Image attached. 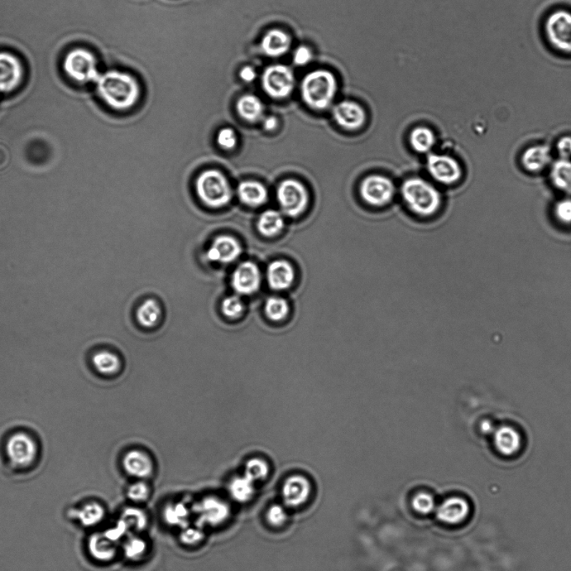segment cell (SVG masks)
<instances>
[{"instance_id": "6da1fadb", "label": "cell", "mask_w": 571, "mask_h": 571, "mask_svg": "<svg viewBox=\"0 0 571 571\" xmlns=\"http://www.w3.org/2000/svg\"><path fill=\"white\" fill-rule=\"evenodd\" d=\"M98 93L109 107L118 111H126L140 99L142 90L136 78L117 70L101 75L97 81Z\"/></svg>"}, {"instance_id": "7a4b0ae2", "label": "cell", "mask_w": 571, "mask_h": 571, "mask_svg": "<svg viewBox=\"0 0 571 571\" xmlns=\"http://www.w3.org/2000/svg\"><path fill=\"white\" fill-rule=\"evenodd\" d=\"M337 91V79L328 70L319 69L311 71L302 81V100L310 108L318 111H323L332 105Z\"/></svg>"}, {"instance_id": "3957f363", "label": "cell", "mask_w": 571, "mask_h": 571, "mask_svg": "<svg viewBox=\"0 0 571 571\" xmlns=\"http://www.w3.org/2000/svg\"><path fill=\"white\" fill-rule=\"evenodd\" d=\"M402 197L413 212L420 215H431L440 207V193L424 180L411 178L402 185Z\"/></svg>"}, {"instance_id": "277c9868", "label": "cell", "mask_w": 571, "mask_h": 571, "mask_svg": "<svg viewBox=\"0 0 571 571\" xmlns=\"http://www.w3.org/2000/svg\"><path fill=\"white\" fill-rule=\"evenodd\" d=\"M195 190L199 198L210 208L219 209L230 203L232 190L229 181L218 170H205L198 176Z\"/></svg>"}, {"instance_id": "5b68a950", "label": "cell", "mask_w": 571, "mask_h": 571, "mask_svg": "<svg viewBox=\"0 0 571 571\" xmlns=\"http://www.w3.org/2000/svg\"><path fill=\"white\" fill-rule=\"evenodd\" d=\"M192 515L196 525L205 528L222 526L232 515V506L225 498L217 495H207L191 505Z\"/></svg>"}, {"instance_id": "8992f818", "label": "cell", "mask_w": 571, "mask_h": 571, "mask_svg": "<svg viewBox=\"0 0 571 571\" xmlns=\"http://www.w3.org/2000/svg\"><path fill=\"white\" fill-rule=\"evenodd\" d=\"M295 84L294 71L286 65L267 66L262 76V89L272 99L282 100L289 98L294 92Z\"/></svg>"}, {"instance_id": "52a82bcc", "label": "cell", "mask_w": 571, "mask_h": 571, "mask_svg": "<svg viewBox=\"0 0 571 571\" xmlns=\"http://www.w3.org/2000/svg\"><path fill=\"white\" fill-rule=\"evenodd\" d=\"M278 204L283 212L289 217H299L309 205V193L299 181L287 180L278 186Z\"/></svg>"}, {"instance_id": "ba28073f", "label": "cell", "mask_w": 571, "mask_h": 571, "mask_svg": "<svg viewBox=\"0 0 571 571\" xmlns=\"http://www.w3.org/2000/svg\"><path fill=\"white\" fill-rule=\"evenodd\" d=\"M63 66L66 74L79 83H97L101 76L94 56L84 49L71 51L66 56Z\"/></svg>"}, {"instance_id": "9c48e42d", "label": "cell", "mask_w": 571, "mask_h": 571, "mask_svg": "<svg viewBox=\"0 0 571 571\" xmlns=\"http://www.w3.org/2000/svg\"><path fill=\"white\" fill-rule=\"evenodd\" d=\"M6 455L14 468L24 469L31 467L36 458V444L30 436L14 434L7 441Z\"/></svg>"}, {"instance_id": "30bf717a", "label": "cell", "mask_w": 571, "mask_h": 571, "mask_svg": "<svg viewBox=\"0 0 571 571\" xmlns=\"http://www.w3.org/2000/svg\"><path fill=\"white\" fill-rule=\"evenodd\" d=\"M395 194V186L388 178L371 175L362 181L361 195L366 203L382 206L391 200Z\"/></svg>"}, {"instance_id": "8fae6325", "label": "cell", "mask_w": 571, "mask_h": 571, "mask_svg": "<svg viewBox=\"0 0 571 571\" xmlns=\"http://www.w3.org/2000/svg\"><path fill=\"white\" fill-rule=\"evenodd\" d=\"M546 32L552 45L571 52V14L561 11L551 14L546 22Z\"/></svg>"}, {"instance_id": "7c38bea8", "label": "cell", "mask_w": 571, "mask_h": 571, "mask_svg": "<svg viewBox=\"0 0 571 571\" xmlns=\"http://www.w3.org/2000/svg\"><path fill=\"white\" fill-rule=\"evenodd\" d=\"M427 170L430 175L441 184L452 185L463 175L458 162L448 155H433L427 157Z\"/></svg>"}, {"instance_id": "4fadbf2b", "label": "cell", "mask_w": 571, "mask_h": 571, "mask_svg": "<svg viewBox=\"0 0 571 571\" xmlns=\"http://www.w3.org/2000/svg\"><path fill=\"white\" fill-rule=\"evenodd\" d=\"M260 270L255 263L245 262L237 267L232 277V285L235 291L241 295H252L261 286Z\"/></svg>"}, {"instance_id": "5bb4252c", "label": "cell", "mask_w": 571, "mask_h": 571, "mask_svg": "<svg viewBox=\"0 0 571 571\" xmlns=\"http://www.w3.org/2000/svg\"><path fill=\"white\" fill-rule=\"evenodd\" d=\"M332 114L336 123L348 130L361 128L366 119L364 108L353 101H343L336 104Z\"/></svg>"}, {"instance_id": "9a60e30c", "label": "cell", "mask_w": 571, "mask_h": 571, "mask_svg": "<svg viewBox=\"0 0 571 571\" xmlns=\"http://www.w3.org/2000/svg\"><path fill=\"white\" fill-rule=\"evenodd\" d=\"M310 493L311 484L308 478L300 475L287 478L282 488L283 503L289 508L304 505L309 500Z\"/></svg>"}, {"instance_id": "2e32d148", "label": "cell", "mask_w": 571, "mask_h": 571, "mask_svg": "<svg viewBox=\"0 0 571 571\" xmlns=\"http://www.w3.org/2000/svg\"><path fill=\"white\" fill-rule=\"evenodd\" d=\"M242 252V247L237 239L220 236L210 245L206 256L210 262L228 264L237 261Z\"/></svg>"}, {"instance_id": "e0dca14e", "label": "cell", "mask_w": 571, "mask_h": 571, "mask_svg": "<svg viewBox=\"0 0 571 571\" xmlns=\"http://www.w3.org/2000/svg\"><path fill=\"white\" fill-rule=\"evenodd\" d=\"M471 508L467 499L452 497L441 503L436 508L438 520L446 525H458L468 519Z\"/></svg>"}, {"instance_id": "ac0fdd59", "label": "cell", "mask_w": 571, "mask_h": 571, "mask_svg": "<svg viewBox=\"0 0 571 571\" xmlns=\"http://www.w3.org/2000/svg\"><path fill=\"white\" fill-rule=\"evenodd\" d=\"M123 468L128 476L137 480H147L155 473V464L146 453L132 450L124 456Z\"/></svg>"}, {"instance_id": "d6986e66", "label": "cell", "mask_w": 571, "mask_h": 571, "mask_svg": "<svg viewBox=\"0 0 571 571\" xmlns=\"http://www.w3.org/2000/svg\"><path fill=\"white\" fill-rule=\"evenodd\" d=\"M22 78V66L16 56L0 53V93H9L16 88Z\"/></svg>"}, {"instance_id": "ffe728a7", "label": "cell", "mask_w": 571, "mask_h": 571, "mask_svg": "<svg viewBox=\"0 0 571 571\" xmlns=\"http://www.w3.org/2000/svg\"><path fill=\"white\" fill-rule=\"evenodd\" d=\"M292 37L281 29H271L262 36L261 48L264 55L277 58L287 54L292 46Z\"/></svg>"}, {"instance_id": "44dd1931", "label": "cell", "mask_w": 571, "mask_h": 571, "mask_svg": "<svg viewBox=\"0 0 571 571\" xmlns=\"http://www.w3.org/2000/svg\"><path fill=\"white\" fill-rule=\"evenodd\" d=\"M69 515L71 519L78 522L81 526L93 528L103 521L106 510L102 503L95 500H88L71 508Z\"/></svg>"}, {"instance_id": "7402d4cb", "label": "cell", "mask_w": 571, "mask_h": 571, "mask_svg": "<svg viewBox=\"0 0 571 571\" xmlns=\"http://www.w3.org/2000/svg\"><path fill=\"white\" fill-rule=\"evenodd\" d=\"M267 282L273 290L289 289L295 279L294 267L286 261L272 262L267 268Z\"/></svg>"}, {"instance_id": "603a6c76", "label": "cell", "mask_w": 571, "mask_h": 571, "mask_svg": "<svg viewBox=\"0 0 571 571\" xmlns=\"http://www.w3.org/2000/svg\"><path fill=\"white\" fill-rule=\"evenodd\" d=\"M237 195L243 204L250 207H259L267 202L268 192L260 182L247 180L238 185Z\"/></svg>"}, {"instance_id": "cb8c5ba5", "label": "cell", "mask_w": 571, "mask_h": 571, "mask_svg": "<svg viewBox=\"0 0 571 571\" xmlns=\"http://www.w3.org/2000/svg\"><path fill=\"white\" fill-rule=\"evenodd\" d=\"M163 520L170 527L183 528L190 525L192 515L191 505L181 501L170 502L163 508Z\"/></svg>"}, {"instance_id": "d4e9b609", "label": "cell", "mask_w": 571, "mask_h": 571, "mask_svg": "<svg viewBox=\"0 0 571 571\" xmlns=\"http://www.w3.org/2000/svg\"><path fill=\"white\" fill-rule=\"evenodd\" d=\"M256 484L244 474L234 477L228 483L229 496L240 505H247L256 496Z\"/></svg>"}, {"instance_id": "484cf974", "label": "cell", "mask_w": 571, "mask_h": 571, "mask_svg": "<svg viewBox=\"0 0 571 571\" xmlns=\"http://www.w3.org/2000/svg\"><path fill=\"white\" fill-rule=\"evenodd\" d=\"M521 162L525 169L531 173L544 170L551 162V153L548 146L535 145L527 148L523 153Z\"/></svg>"}, {"instance_id": "4316f807", "label": "cell", "mask_w": 571, "mask_h": 571, "mask_svg": "<svg viewBox=\"0 0 571 571\" xmlns=\"http://www.w3.org/2000/svg\"><path fill=\"white\" fill-rule=\"evenodd\" d=\"M236 109L239 116L249 123L260 121L265 111L262 101L253 94L242 96L237 102Z\"/></svg>"}, {"instance_id": "83f0119b", "label": "cell", "mask_w": 571, "mask_h": 571, "mask_svg": "<svg viewBox=\"0 0 571 571\" xmlns=\"http://www.w3.org/2000/svg\"><path fill=\"white\" fill-rule=\"evenodd\" d=\"M118 545L106 534H98L91 537L88 542L90 554L96 560L108 562L115 558L118 553Z\"/></svg>"}, {"instance_id": "f1b7e54d", "label": "cell", "mask_w": 571, "mask_h": 571, "mask_svg": "<svg viewBox=\"0 0 571 571\" xmlns=\"http://www.w3.org/2000/svg\"><path fill=\"white\" fill-rule=\"evenodd\" d=\"M284 227L282 215L274 210H268L261 214L257 220V230L262 236L272 237L279 234Z\"/></svg>"}, {"instance_id": "f546056e", "label": "cell", "mask_w": 571, "mask_h": 571, "mask_svg": "<svg viewBox=\"0 0 571 571\" xmlns=\"http://www.w3.org/2000/svg\"><path fill=\"white\" fill-rule=\"evenodd\" d=\"M550 179L556 189L571 195V161L564 158L555 161L551 167Z\"/></svg>"}, {"instance_id": "4dcf8cb0", "label": "cell", "mask_w": 571, "mask_h": 571, "mask_svg": "<svg viewBox=\"0 0 571 571\" xmlns=\"http://www.w3.org/2000/svg\"><path fill=\"white\" fill-rule=\"evenodd\" d=\"M130 531L141 533L145 531L150 525V518L148 513L142 508L130 506L124 508L120 517Z\"/></svg>"}, {"instance_id": "1f68e13d", "label": "cell", "mask_w": 571, "mask_h": 571, "mask_svg": "<svg viewBox=\"0 0 571 571\" xmlns=\"http://www.w3.org/2000/svg\"><path fill=\"white\" fill-rule=\"evenodd\" d=\"M150 551V545L143 537L129 535L124 540L123 552L125 557L130 561H140L145 559Z\"/></svg>"}, {"instance_id": "d6a6232c", "label": "cell", "mask_w": 571, "mask_h": 571, "mask_svg": "<svg viewBox=\"0 0 571 571\" xmlns=\"http://www.w3.org/2000/svg\"><path fill=\"white\" fill-rule=\"evenodd\" d=\"M243 474L254 483H262L269 477L270 466L266 460L253 458L245 464Z\"/></svg>"}, {"instance_id": "836d02e7", "label": "cell", "mask_w": 571, "mask_h": 571, "mask_svg": "<svg viewBox=\"0 0 571 571\" xmlns=\"http://www.w3.org/2000/svg\"><path fill=\"white\" fill-rule=\"evenodd\" d=\"M436 138L433 131L426 127H418L412 130L410 143L412 148L418 153H427L435 145Z\"/></svg>"}, {"instance_id": "e575fe53", "label": "cell", "mask_w": 571, "mask_h": 571, "mask_svg": "<svg viewBox=\"0 0 571 571\" xmlns=\"http://www.w3.org/2000/svg\"><path fill=\"white\" fill-rule=\"evenodd\" d=\"M290 311L289 302L279 297H272L268 299L265 305L267 318L275 322H280L289 316Z\"/></svg>"}, {"instance_id": "d590c367", "label": "cell", "mask_w": 571, "mask_h": 571, "mask_svg": "<svg viewBox=\"0 0 571 571\" xmlns=\"http://www.w3.org/2000/svg\"><path fill=\"white\" fill-rule=\"evenodd\" d=\"M160 306L155 301L150 299L143 302V304L139 308L137 312V318L140 324L150 328L160 319Z\"/></svg>"}, {"instance_id": "8d00e7d4", "label": "cell", "mask_w": 571, "mask_h": 571, "mask_svg": "<svg viewBox=\"0 0 571 571\" xmlns=\"http://www.w3.org/2000/svg\"><path fill=\"white\" fill-rule=\"evenodd\" d=\"M93 366L103 374H113L120 368V361L116 355L102 351L96 354L93 357Z\"/></svg>"}, {"instance_id": "74e56055", "label": "cell", "mask_w": 571, "mask_h": 571, "mask_svg": "<svg viewBox=\"0 0 571 571\" xmlns=\"http://www.w3.org/2000/svg\"><path fill=\"white\" fill-rule=\"evenodd\" d=\"M152 489L146 480H137L128 487L127 497L134 505H143L150 500Z\"/></svg>"}, {"instance_id": "f35d334b", "label": "cell", "mask_w": 571, "mask_h": 571, "mask_svg": "<svg viewBox=\"0 0 571 571\" xmlns=\"http://www.w3.org/2000/svg\"><path fill=\"white\" fill-rule=\"evenodd\" d=\"M180 541L185 546L194 547L203 543L205 539L204 528L198 525H187L180 530Z\"/></svg>"}, {"instance_id": "ab89813d", "label": "cell", "mask_w": 571, "mask_h": 571, "mask_svg": "<svg viewBox=\"0 0 571 571\" xmlns=\"http://www.w3.org/2000/svg\"><path fill=\"white\" fill-rule=\"evenodd\" d=\"M266 520L270 526L281 528L289 520V513L286 510V506L274 503L268 508L266 513Z\"/></svg>"}, {"instance_id": "60d3db41", "label": "cell", "mask_w": 571, "mask_h": 571, "mask_svg": "<svg viewBox=\"0 0 571 571\" xmlns=\"http://www.w3.org/2000/svg\"><path fill=\"white\" fill-rule=\"evenodd\" d=\"M412 506L422 515H429L436 508L435 499L429 493H420L412 500Z\"/></svg>"}, {"instance_id": "b9f144b4", "label": "cell", "mask_w": 571, "mask_h": 571, "mask_svg": "<svg viewBox=\"0 0 571 571\" xmlns=\"http://www.w3.org/2000/svg\"><path fill=\"white\" fill-rule=\"evenodd\" d=\"M244 311V304L238 297L232 296L225 299L222 302L223 314L230 319L238 318Z\"/></svg>"}, {"instance_id": "7bdbcfd3", "label": "cell", "mask_w": 571, "mask_h": 571, "mask_svg": "<svg viewBox=\"0 0 571 571\" xmlns=\"http://www.w3.org/2000/svg\"><path fill=\"white\" fill-rule=\"evenodd\" d=\"M217 141L218 145L225 150H232L237 145L236 132L230 128L220 129L217 134Z\"/></svg>"}, {"instance_id": "ee69618b", "label": "cell", "mask_w": 571, "mask_h": 571, "mask_svg": "<svg viewBox=\"0 0 571 571\" xmlns=\"http://www.w3.org/2000/svg\"><path fill=\"white\" fill-rule=\"evenodd\" d=\"M555 214L561 223L566 225L571 224V200L566 199L560 200L556 204Z\"/></svg>"}, {"instance_id": "f6af8a7d", "label": "cell", "mask_w": 571, "mask_h": 571, "mask_svg": "<svg viewBox=\"0 0 571 571\" xmlns=\"http://www.w3.org/2000/svg\"><path fill=\"white\" fill-rule=\"evenodd\" d=\"M313 51L309 46H300L295 50L292 60H294V63L296 66H304L313 60Z\"/></svg>"}, {"instance_id": "bcb514c9", "label": "cell", "mask_w": 571, "mask_h": 571, "mask_svg": "<svg viewBox=\"0 0 571 571\" xmlns=\"http://www.w3.org/2000/svg\"><path fill=\"white\" fill-rule=\"evenodd\" d=\"M557 151L561 158L569 160L571 157V137L560 138L557 143Z\"/></svg>"}, {"instance_id": "7dc6e473", "label": "cell", "mask_w": 571, "mask_h": 571, "mask_svg": "<svg viewBox=\"0 0 571 571\" xmlns=\"http://www.w3.org/2000/svg\"><path fill=\"white\" fill-rule=\"evenodd\" d=\"M240 78L246 83H252L257 78V73L252 66H245L239 73Z\"/></svg>"}, {"instance_id": "c3c4849f", "label": "cell", "mask_w": 571, "mask_h": 571, "mask_svg": "<svg viewBox=\"0 0 571 571\" xmlns=\"http://www.w3.org/2000/svg\"><path fill=\"white\" fill-rule=\"evenodd\" d=\"M262 121L264 129L268 132L275 130V129L277 128L278 120L274 116H269L265 118H263Z\"/></svg>"}]
</instances>
